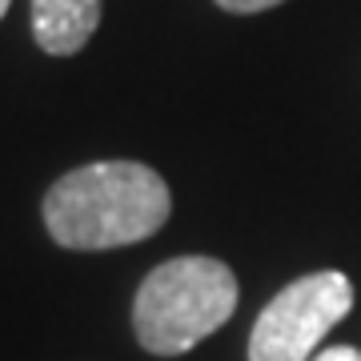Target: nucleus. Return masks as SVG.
I'll list each match as a JSON object with an SVG mask.
<instances>
[{
  "instance_id": "nucleus-5",
  "label": "nucleus",
  "mask_w": 361,
  "mask_h": 361,
  "mask_svg": "<svg viewBox=\"0 0 361 361\" xmlns=\"http://www.w3.org/2000/svg\"><path fill=\"white\" fill-rule=\"evenodd\" d=\"M225 13H237V16H249V13H265V8H277L281 0H217Z\"/></svg>"
},
{
  "instance_id": "nucleus-1",
  "label": "nucleus",
  "mask_w": 361,
  "mask_h": 361,
  "mask_svg": "<svg viewBox=\"0 0 361 361\" xmlns=\"http://www.w3.org/2000/svg\"><path fill=\"white\" fill-rule=\"evenodd\" d=\"M173 213L169 185L141 161H92L44 193V229L61 249H121L149 241Z\"/></svg>"
},
{
  "instance_id": "nucleus-2",
  "label": "nucleus",
  "mask_w": 361,
  "mask_h": 361,
  "mask_svg": "<svg viewBox=\"0 0 361 361\" xmlns=\"http://www.w3.org/2000/svg\"><path fill=\"white\" fill-rule=\"evenodd\" d=\"M237 310V277L217 257H173L133 297V334L157 357H180L217 334Z\"/></svg>"
},
{
  "instance_id": "nucleus-6",
  "label": "nucleus",
  "mask_w": 361,
  "mask_h": 361,
  "mask_svg": "<svg viewBox=\"0 0 361 361\" xmlns=\"http://www.w3.org/2000/svg\"><path fill=\"white\" fill-rule=\"evenodd\" d=\"M8 4H13V0H0V20H4V13H8Z\"/></svg>"
},
{
  "instance_id": "nucleus-4",
  "label": "nucleus",
  "mask_w": 361,
  "mask_h": 361,
  "mask_svg": "<svg viewBox=\"0 0 361 361\" xmlns=\"http://www.w3.org/2000/svg\"><path fill=\"white\" fill-rule=\"evenodd\" d=\"M104 0H32V40L49 56H73L92 40Z\"/></svg>"
},
{
  "instance_id": "nucleus-3",
  "label": "nucleus",
  "mask_w": 361,
  "mask_h": 361,
  "mask_svg": "<svg viewBox=\"0 0 361 361\" xmlns=\"http://www.w3.org/2000/svg\"><path fill=\"white\" fill-rule=\"evenodd\" d=\"M353 310L345 273L322 269L297 277L261 310L249 334V361H313L317 345Z\"/></svg>"
}]
</instances>
